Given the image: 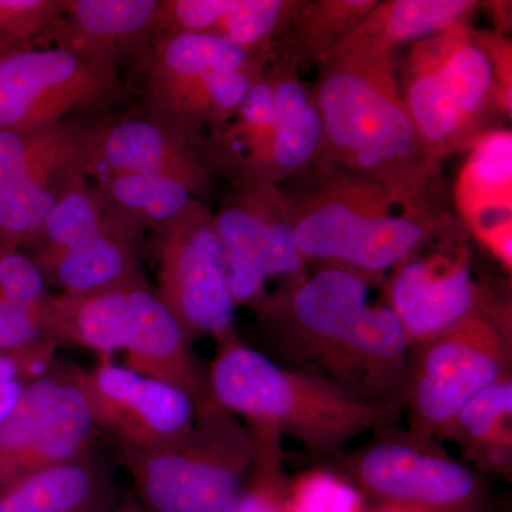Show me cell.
<instances>
[{"mask_svg":"<svg viewBox=\"0 0 512 512\" xmlns=\"http://www.w3.org/2000/svg\"><path fill=\"white\" fill-rule=\"evenodd\" d=\"M126 495L99 448L23 478L0 494V512H113Z\"/></svg>","mask_w":512,"mask_h":512,"instance_id":"21","label":"cell"},{"mask_svg":"<svg viewBox=\"0 0 512 512\" xmlns=\"http://www.w3.org/2000/svg\"><path fill=\"white\" fill-rule=\"evenodd\" d=\"M100 123L66 120L43 130L0 128V188L53 174H94Z\"/></svg>","mask_w":512,"mask_h":512,"instance_id":"24","label":"cell"},{"mask_svg":"<svg viewBox=\"0 0 512 512\" xmlns=\"http://www.w3.org/2000/svg\"><path fill=\"white\" fill-rule=\"evenodd\" d=\"M113 512H151L133 494L127 495Z\"/></svg>","mask_w":512,"mask_h":512,"instance_id":"37","label":"cell"},{"mask_svg":"<svg viewBox=\"0 0 512 512\" xmlns=\"http://www.w3.org/2000/svg\"><path fill=\"white\" fill-rule=\"evenodd\" d=\"M63 9L64 0H0V40L29 49Z\"/></svg>","mask_w":512,"mask_h":512,"instance_id":"35","label":"cell"},{"mask_svg":"<svg viewBox=\"0 0 512 512\" xmlns=\"http://www.w3.org/2000/svg\"><path fill=\"white\" fill-rule=\"evenodd\" d=\"M363 495L336 471H308L288 480L286 512H362Z\"/></svg>","mask_w":512,"mask_h":512,"instance_id":"32","label":"cell"},{"mask_svg":"<svg viewBox=\"0 0 512 512\" xmlns=\"http://www.w3.org/2000/svg\"><path fill=\"white\" fill-rule=\"evenodd\" d=\"M47 286L28 254L0 244V302L42 318L43 308L52 295Z\"/></svg>","mask_w":512,"mask_h":512,"instance_id":"34","label":"cell"},{"mask_svg":"<svg viewBox=\"0 0 512 512\" xmlns=\"http://www.w3.org/2000/svg\"><path fill=\"white\" fill-rule=\"evenodd\" d=\"M512 375L476 394L441 431L440 439L461 444L485 470L507 473L512 446Z\"/></svg>","mask_w":512,"mask_h":512,"instance_id":"27","label":"cell"},{"mask_svg":"<svg viewBox=\"0 0 512 512\" xmlns=\"http://www.w3.org/2000/svg\"><path fill=\"white\" fill-rule=\"evenodd\" d=\"M256 59L271 57L214 36L160 35L143 67L146 106L218 137L254 84L245 64Z\"/></svg>","mask_w":512,"mask_h":512,"instance_id":"9","label":"cell"},{"mask_svg":"<svg viewBox=\"0 0 512 512\" xmlns=\"http://www.w3.org/2000/svg\"><path fill=\"white\" fill-rule=\"evenodd\" d=\"M82 367L56 359L0 423V494L23 478L96 450L100 433L79 383Z\"/></svg>","mask_w":512,"mask_h":512,"instance_id":"12","label":"cell"},{"mask_svg":"<svg viewBox=\"0 0 512 512\" xmlns=\"http://www.w3.org/2000/svg\"><path fill=\"white\" fill-rule=\"evenodd\" d=\"M22 49H25V47L12 45V43L5 42V40H0V59L8 56L9 53L18 52V50Z\"/></svg>","mask_w":512,"mask_h":512,"instance_id":"38","label":"cell"},{"mask_svg":"<svg viewBox=\"0 0 512 512\" xmlns=\"http://www.w3.org/2000/svg\"><path fill=\"white\" fill-rule=\"evenodd\" d=\"M120 72L57 49L29 47L0 59V128L43 130L126 97Z\"/></svg>","mask_w":512,"mask_h":512,"instance_id":"13","label":"cell"},{"mask_svg":"<svg viewBox=\"0 0 512 512\" xmlns=\"http://www.w3.org/2000/svg\"><path fill=\"white\" fill-rule=\"evenodd\" d=\"M96 187L114 210L144 232L167 224L187 210L194 195L173 178L141 173L96 175Z\"/></svg>","mask_w":512,"mask_h":512,"instance_id":"29","label":"cell"},{"mask_svg":"<svg viewBox=\"0 0 512 512\" xmlns=\"http://www.w3.org/2000/svg\"><path fill=\"white\" fill-rule=\"evenodd\" d=\"M372 278L319 265L268 293L254 311L279 365L335 384L367 402H400L410 342Z\"/></svg>","mask_w":512,"mask_h":512,"instance_id":"1","label":"cell"},{"mask_svg":"<svg viewBox=\"0 0 512 512\" xmlns=\"http://www.w3.org/2000/svg\"><path fill=\"white\" fill-rule=\"evenodd\" d=\"M161 0H64V9L32 47H57L119 70H143L158 37Z\"/></svg>","mask_w":512,"mask_h":512,"instance_id":"18","label":"cell"},{"mask_svg":"<svg viewBox=\"0 0 512 512\" xmlns=\"http://www.w3.org/2000/svg\"><path fill=\"white\" fill-rule=\"evenodd\" d=\"M247 427L255 443L254 464L234 512H286L282 434L271 426Z\"/></svg>","mask_w":512,"mask_h":512,"instance_id":"31","label":"cell"},{"mask_svg":"<svg viewBox=\"0 0 512 512\" xmlns=\"http://www.w3.org/2000/svg\"><path fill=\"white\" fill-rule=\"evenodd\" d=\"M42 325L60 348L79 346L99 359L123 352L128 369L183 390L197 406L208 399L207 372L194 342L146 275L92 295L52 293Z\"/></svg>","mask_w":512,"mask_h":512,"instance_id":"6","label":"cell"},{"mask_svg":"<svg viewBox=\"0 0 512 512\" xmlns=\"http://www.w3.org/2000/svg\"><path fill=\"white\" fill-rule=\"evenodd\" d=\"M336 471V470H333ZM339 476L382 507L409 512H495L480 474L433 440L379 430V437L343 461Z\"/></svg>","mask_w":512,"mask_h":512,"instance_id":"10","label":"cell"},{"mask_svg":"<svg viewBox=\"0 0 512 512\" xmlns=\"http://www.w3.org/2000/svg\"><path fill=\"white\" fill-rule=\"evenodd\" d=\"M511 313L484 312L410 348L400 403L409 434L433 440L476 394L512 375Z\"/></svg>","mask_w":512,"mask_h":512,"instance_id":"8","label":"cell"},{"mask_svg":"<svg viewBox=\"0 0 512 512\" xmlns=\"http://www.w3.org/2000/svg\"><path fill=\"white\" fill-rule=\"evenodd\" d=\"M60 346L42 340L22 348L0 350V423L12 412L26 387L55 363Z\"/></svg>","mask_w":512,"mask_h":512,"instance_id":"33","label":"cell"},{"mask_svg":"<svg viewBox=\"0 0 512 512\" xmlns=\"http://www.w3.org/2000/svg\"><path fill=\"white\" fill-rule=\"evenodd\" d=\"M121 228L143 231L114 210L89 178H79L47 215L35 241L28 248V255L53 254L83 244L103 232Z\"/></svg>","mask_w":512,"mask_h":512,"instance_id":"28","label":"cell"},{"mask_svg":"<svg viewBox=\"0 0 512 512\" xmlns=\"http://www.w3.org/2000/svg\"><path fill=\"white\" fill-rule=\"evenodd\" d=\"M379 0L303 2L272 46V63L322 64L345 42Z\"/></svg>","mask_w":512,"mask_h":512,"instance_id":"26","label":"cell"},{"mask_svg":"<svg viewBox=\"0 0 512 512\" xmlns=\"http://www.w3.org/2000/svg\"><path fill=\"white\" fill-rule=\"evenodd\" d=\"M298 70L281 63L268 67L274 84V131L255 181L284 184L323 156L322 121Z\"/></svg>","mask_w":512,"mask_h":512,"instance_id":"23","label":"cell"},{"mask_svg":"<svg viewBox=\"0 0 512 512\" xmlns=\"http://www.w3.org/2000/svg\"><path fill=\"white\" fill-rule=\"evenodd\" d=\"M281 188L296 247L308 264L376 279L464 225L447 204L406 200L323 156Z\"/></svg>","mask_w":512,"mask_h":512,"instance_id":"2","label":"cell"},{"mask_svg":"<svg viewBox=\"0 0 512 512\" xmlns=\"http://www.w3.org/2000/svg\"><path fill=\"white\" fill-rule=\"evenodd\" d=\"M208 399L247 426L275 427L313 456H332L350 440L389 429L399 402H367L319 377L279 365L237 332L217 340Z\"/></svg>","mask_w":512,"mask_h":512,"instance_id":"5","label":"cell"},{"mask_svg":"<svg viewBox=\"0 0 512 512\" xmlns=\"http://www.w3.org/2000/svg\"><path fill=\"white\" fill-rule=\"evenodd\" d=\"M323 128V157L409 201L447 204L396 79L394 56L339 49L309 90Z\"/></svg>","mask_w":512,"mask_h":512,"instance_id":"3","label":"cell"},{"mask_svg":"<svg viewBox=\"0 0 512 512\" xmlns=\"http://www.w3.org/2000/svg\"><path fill=\"white\" fill-rule=\"evenodd\" d=\"M225 165L208 131L171 119L144 104L140 110L101 121L94 174L141 173L173 178L204 197Z\"/></svg>","mask_w":512,"mask_h":512,"instance_id":"16","label":"cell"},{"mask_svg":"<svg viewBox=\"0 0 512 512\" xmlns=\"http://www.w3.org/2000/svg\"><path fill=\"white\" fill-rule=\"evenodd\" d=\"M79 174L25 178L0 188V244L28 249L47 215ZM89 178V177H87Z\"/></svg>","mask_w":512,"mask_h":512,"instance_id":"30","label":"cell"},{"mask_svg":"<svg viewBox=\"0 0 512 512\" xmlns=\"http://www.w3.org/2000/svg\"><path fill=\"white\" fill-rule=\"evenodd\" d=\"M400 96L431 160L443 165L504 128L511 113V46L463 23L410 45Z\"/></svg>","mask_w":512,"mask_h":512,"instance_id":"4","label":"cell"},{"mask_svg":"<svg viewBox=\"0 0 512 512\" xmlns=\"http://www.w3.org/2000/svg\"><path fill=\"white\" fill-rule=\"evenodd\" d=\"M150 234L144 256L153 259L154 289L192 342L234 333L238 308L214 212L195 198L187 210Z\"/></svg>","mask_w":512,"mask_h":512,"instance_id":"11","label":"cell"},{"mask_svg":"<svg viewBox=\"0 0 512 512\" xmlns=\"http://www.w3.org/2000/svg\"><path fill=\"white\" fill-rule=\"evenodd\" d=\"M42 340L49 339L39 315L0 302V350L22 348Z\"/></svg>","mask_w":512,"mask_h":512,"instance_id":"36","label":"cell"},{"mask_svg":"<svg viewBox=\"0 0 512 512\" xmlns=\"http://www.w3.org/2000/svg\"><path fill=\"white\" fill-rule=\"evenodd\" d=\"M214 222L237 308H258L272 279L305 274L308 262L296 247L281 185L238 180Z\"/></svg>","mask_w":512,"mask_h":512,"instance_id":"15","label":"cell"},{"mask_svg":"<svg viewBox=\"0 0 512 512\" xmlns=\"http://www.w3.org/2000/svg\"><path fill=\"white\" fill-rule=\"evenodd\" d=\"M512 134L493 131L467 151L456 188L461 222L511 271Z\"/></svg>","mask_w":512,"mask_h":512,"instance_id":"19","label":"cell"},{"mask_svg":"<svg viewBox=\"0 0 512 512\" xmlns=\"http://www.w3.org/2000/svg\"><path fill=\"white\" fill-rule=\"evenodd\" d=\"M144 235L136 228L113 229L63 251L29 256L60 295H92L146 275Z\"/></svg>","mask_w":512,"mask_h":512,"instance_id":"22","label":"cell"},{"mask_svg":"<svg viewBox=\"0 0 512 512\" xmlns=\"http://www.w3.org/2000/svg\"><path fill=\"white\" fill-rule=\"evenodd\" d=\"M471 0L377 2L339 49L394 56L399 47L470 23L478 9ZM338 49V50H339Z\"/></svg>","mask_w":512,"mask_h":512,"instance_id":"25","label":"cell"},{"mask_svg":"<svg viewBox=\"0 0 512 512\" xmlns=\"http://www.w3.org/2000/svg\"><path fill=\"white\" fill-rule=\"evenodd\" d=\"M79 383L97 430L116 448L173 443L188 433L197 414V404L183 390L111 359L80 369Z\"/></svg>","mask_w":512,"mask_h":512,"instance_id":"17","label":"cell"},{"mask_svg":"<svg viewBox=\"0 0 512 512\" xmlns=\"http://www.w3.org/2000/svg\"><path fill=\"white\" fill-rule=\"evenodd\" d=\"M464 225L434 248H424L393 269L384 302L406 332L410 348L437 338L484 312H510L507 301L485 289L473 271Z\"/></svg>","mask_w":512,"mask_h":512,"instance_id":"14","label":"cell"},{"mask_svg":"<svg viewBox=\"0 0 512 512\" xmlns=\"http://www.w3.org/2000/svg\"><path fill=\"white\" fill-rule=\"evenodd\" d=\"M116 450L134 497L151 512H234L255 457L248 427L210 399L173 443Z\"/></svg>","mask_w":512,"mask_h":512,"instance_id":"7","label":"cell"},{"mask_svg":"<svg viewBox=\"0 0 512 512\" xmlns=\"http://www.w3.org/2000/svg\"><path fill=\"white\" fill-rule=\"evenodd\" d=\"M301 0H161L158 36L192 33L271 56Z\"/></svg>","mask_w":512,"mask_h":512,"instance_id":"20","label":"cell"}]
</instances>
